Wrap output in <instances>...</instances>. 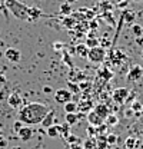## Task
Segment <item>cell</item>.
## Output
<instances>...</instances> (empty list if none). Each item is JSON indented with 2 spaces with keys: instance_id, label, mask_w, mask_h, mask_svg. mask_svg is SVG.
Listing matches in <instances>:
<instances>
[{
  "instance_id": "1",
  "label": "cell",
  "mask_w": 143,
  "mask_h": 149,
  "mask_svg": "<svg viewBox=\"0 0 143 149\" xmlns=\"http://www.w3.org/2000/svg\"><path fill=\"white\" fill-rule=\"evenodd\" d=\"M49 111H50V108L47 105L40 103V102H32L19 111V120L23 125L35 126V125L42 123L43 118L47 115Z\"/></svg>"
},
{
  "instance_id": "2",
  "label": "cell",
  "mask_w": 143,
  "mask_h": 149,
  "mask_svg": "<svg viewBox=\"0 0 143 149\" xmlns=\"http://www.w3.org/2000/svg\"><path fill=\"white\" fill-rule=\"evenodd\" d=\"M3 4L16 19L27 20V7L29 6H26L24 3H22L19 0H4Z\"/></svg>"
},
{
  "instance_id": "3",
  "label": "cell",
  "mask_w": 143,
  "mask_h": 149,
  "mask_svg": "<svg viewBox=\"0 0 143 149\" xmlns=\"http://www.w3.org/2000/svg\"><path fill=\"white\" fill-rule=\"evenodd\" d=\"M106 57V52L103 49V46H96V47H89L87 57L92 63H102Z\"/></svg>"
},
{
  "instance_id": "4",
  "label": "cell",
  "mask_w": 143,
  "mask_h": 149,
  "mask_svg": "<svg viewBox=\"0 0 143 149\" xmlns=\"http://www.w3.org/2000/svg\"><path fill=\"white\" fill-rule=\"evenodd\" d=\"M129 96V89L127 88H117L112 92V99L117 103V105H122L125 103L126 99Z\"/></svg>"
},
{
  "instance_id": "5",
  "label": "cell",
  "mask_w": 143,
  "mask_h": 149,
  "mask_svg": "<svg viewBox=\"0 0 143 149\" xmlns=\"http://www.w3.org/2000/svg\"><path fill=\"white\" fill-rule=\"evenodd\" d=\"M143 76V68L140 65H135V66H132L130 69H129V72H127V80L129 82H137V80H140Z\"/></svg>"
},
{
  "instance_id": "6",
  "label": "cell",
  "mask_w": 143,
  "mask_h": 149,
  "mask_svg": "<svg viewBox=\"0 0 143 149\" xmlns=\"http://www.w3.org/2000/svg\"><path fill=\"white\" fill-rule=\"evenodd\" d=\"M72 96H73V93L69 91V89H57L56 92H54V100L57 102V103H66V102H69L72 100Z\"/></svg>"
},
{
  "instance_id": "7",
  "label": "cell",
  "mask_w": 143,
  "mask_h": 149,
  "mask_svg": "<svg viewBox=\"0 0 143 149\" xmlns=\"http://www.w3.org/2000/svg\"><path fill=\"white\" fill-rule=\"evenodd\" d=\"M4 57L9 62H12V63H17V62H20V59H22V53H20V50L15 49V47H9L4 52Z\"/></svg>"
},
{
  "instance_id": "8",
  "label": "cell",
  "mask_w": 143,
  "mask_h": 149,
  "mask_svg": "<svg viewBox=\"0 0 143 149\" xmlns=\"http://www.w3.org/2000/svg\"><path fill=\"white\" fill-rule=\"evenodd\" d=\"M7 105L12 109H19L22 105V96L17 92H12L7 95Z\"/></svg>"
},
{
  "instance_id": "9",
  "label": "cell",
  "mask_w": 143,
  "mask_h": 149,
  "mask_svg": "<svg viewBox=\"0 0 143 149\" xmlns=\"http://www.w3.org/2000/svg\"><path fill=\"white\" fill-rule=\"evenodd\" d=\"M33 129L30 128V126H24L23 125V128L19 130L17 132V135H19V139H22L23 142H27V141H30L32 138H33Z\"/></svg>"
},
{
  "instance_id": "10",
  "label": "cell",
  "mask_w": 143,
  "mask_h": 149,
  "mask_svg": "<svg viewBox=\"0 0 143 149\" xmlns=\"http://www.w3.org/2000/svg\"><path fill=\"white\" fill-rule=\"evenodd\" d=\"M56 123V112L53 111V109H50V111L47 112V115L43 118V120H42V126L44 128H49V126H52V125H54Z\"/></svg>"
},
{
  "instance_id": "11",
  "label": "cell",
  "mask_w": 143,
  "mask_h": 149,
  "mask_svg": "<svg viewBox=\"0 0 143 149\" xmlns=\"http://www.w3.org/2000/svg\"><path fill=\"white\" fill-rule=\"evenodd\" d=\"M87 120H89V123L92 126H94V128H97V126H102L103 123H105V119H102L99 115H96L94 112L92 111L87 113Z\"/></svg>"
},
{
  "instance_id": "12",
  "label": "cell",
  "mask_w": 143,
  "mask_h": 149,
  "mask_svg": "<svg viewBox=\"0 0 143 149\" xmlns=\"http://www.w3.org/2000/svg\"><path fill=\"white\" fill-rule=\"evenodd\" d=\"M93 112H94L96 115H99L102 119H106V116L110 113L109 106H107L106 103H99V105H96V106H94V109H93Z\"/></svg>"
},
{
  "instance_id": "13",
  "label": "cell",
  "mask_w": 143,
  "mask_h": 149,
  "mask_svg": "<svg viewBox=\"0 0 143 149\" xmlns=\"http://www.w3.org/2000/svg\"><path fill=\"white\" fill-rule=\"evenodd\" d=\"M43 16V12L40 10V9H37V7H27V19L29 20H39V19Z\"/></svg>"
},
{
  "instance_id": "14",
  "label": "cell",
  "mask_w": 143,
  "mask_h": 149,
  "mask_svg": "<svg viewBox=\"0 0 143 149\" xmlns=\"http://www.w3.org/2000/svg\"><path fill=\"white\" fill-rule=\"evenodd\" d=\"M123 60H126V55L122 52V50H115V53H112V62L115 63V65H119V63H122Z\"/></svg>"
},
{
  "instance_id": "15",
  "label": "cell",
  "mask_w": 143,
  "mask_h": 149,
  "mask_svg": "<svg viewBox=\"0 0 143 149\" xmlns=\"http://www.w3.org/2000/svg\"><path fill=\"white\" fill-rule=\"evenodd\" d=\"M80 118H82V116H80V115H77L76 112H74V113H66V123L72 126V125L77 123V122L80 120Z\"/></svg>"
},
{
  "instance_id": "16",
  "label": "cell",
  "mask_w": 143,
  "mask_h": 149,
  "mask_svg": "<svg viewBox=\"0 0 143 149\" xmlns=\"http://www.w3.org/2000/svg\"><path fill=\"white\" fill-rule=\"evenodd\" d=\"M76 52H77V55L80 56V57L86 59L87 57V52H89V47L85 43H82V45H77L76 46Z\"/></svg>"
},
{
  "instance_id": "17",
  "label": "cell",
  "mask_w": 143,
  "mask_h": 149,
  "mask_svg": "<svg viewBox=\"0 0 143 149\" xmlns=\"http://www.w3.org/2000/svg\"><path fill=\"white\" fill-rule=\"evenodd\" d=\"M63 109L66 113H74L77 111V103H74L73 100H69V102L63 103Z\"/></svg>"
},
{
  "instance_id": "18",
  "label": "cell",
  "mask_w": 143,
  "mask_h": 149,
  "mask_svg": "<svg viewBox=\"0 0 143 149\" xmlns=\"http://www.w3.org/2000/svg\"><path fill=\"white\" fill-rule=\"evenodd\" d=\"M46 132H47V136H49V138H53V139H56V138H59V136H60V133H59V128H57V125H56V123L52 125V126H49Z\"/></svg>"
},
{
  "instance_id": "19",
  "label": "cell",
  "mask_w": 143,
  "mask_h": 149,
  "mask_svg": "<svg viewBox=\"0 0 143 149\" xmlns=\"http://www.w3.org/2000/svg\"><path fill=\"white\" fill-rule=\"evenodd\" d=\"M57 128H59V133H60V136L67 138V136L70 135V125L63 123V125H57Z\"/></svg>"
},
{
  "instance_id": "20",
  "label": "cell",
  "mask_w": 143,
  "mask_h": 149,
  "mask_svg": "<svg viewBox=\"0 0 143 149\" xmlns=\"http://www.w3.org/2000/svg\"><path fill=\"white\" fill-rule=\"evenodd\" d=\"M117 122H119V119H117V116L116 115H107L106 119H105V123H106V126H115V125H117Z\"/></svg>"
},
{
  "instance_id": "21",
  "label": "cell",
  "mask_w": 143,
  "mask_h": 149,
  "mask_svg": "<svg viewBox=\"0 0 143 149\" xmlns=\"http://www.w3.org/2000/svg\"><path fill=\"white\" fill-rule=\"evenodd\" d=\"M60 13H62V15H70V13H72V6H70V3L65 1L63 4H60Z\"/></svg>"
},
{
  "instance_id": "22",
  "label": "cell",
  "mask_w": 143,
  "mask_h": 149,
  "mask_svg": "<svg viewBox=\"0 0 143 149\" xmlns=\"http://www.w3.org/2000/svg\"><path fill=\"white\" fill-rule=\"evenodd\" d=\"M85 45H86L87 47H96V46H99V45H100V42H99V40H97L96 37H93V36L90 37V36H89Z\"/></svg>"
},
{
  "instance_id": "23",
  "label": "cell",
  "mask_w": 143,
  "mask_h": 149,
  "mask_svg": "<svg viewBox=\"0 0 143 149\" xmlns=\"http://www.w3.org/2000/svg\"><path fill=\"white\" fill-rule=\"evenodd\" d=\"M132 32L135 33V36L136 37H142L143 36V27L140 26V24H137V23L132 26Z\"/></svg>"
},
{
  "instance_id": "24",
  "label": "cell",
  "mask_w": 143,
  "mask_h": 149,
  "mask_svg": "<svg viewBox=\"0 0 143 149\" xmlns=\"http://www.w3.org/2000/svg\"><path fill=\"white\" fill-rule=\"evenodd\" d=\"M96 148V141L94 138H89L86 142H85V149H94Z\"/></svg>"
},
{
  "instance_id": "25",
  "label": "cell",
  "mask_w": 143,
  "mask_h": 149,
  "mask_svg": "<svg viewBox=\"0 0 143 149\" xmlns=\"http://www.w3.org/2000/svg\"><path fill=\"white\" fill-rule=\"evenodd\" d=\"M22 128H23V123H22L20 120H16V122L13 123V132H15V133H17Z\"/></svg>"
},
{
  "instance_id": "26",
  "label": "cell",
  "mask_w": 143,
  "mask_h": 149,
  "mask_svg": "<svg viewBox=\"0 0 143 149\" xmlns=\"http://www.w3.org/2000/svg\"><path fill=\"white\" fill-rule=\"evenodd\" d=\"M117 136L116 135H107L106 136V143H116Z\"/></svg>"
},
{
  "instance_id": "27",
  "label": "cell",
  "mask_w": 143,
  "mask_h": 149,
  "mask_svg": "<svg viewBox=\"0 0 143 149\" xmlns=\"http://www.w3.org/2000/svg\"><path fill=\"white\" fill-rule=\"evenodd\" d=\"M74 22H76L74 19H65L63 23H65V26H67V27H73V26H74Z\"/></svg>"
},
{
  "instance_id": "28",
  "label": "cell",
  "mask_w": 143,
  "mask_h": 149,
  "mask_svg": "<svg viewBox=\"0 0 143 149\" xmlns=\"http://www.w3.org/2000/svg\"><path fill=\"white\" fill-rule=\"evenodd\" d=\"M132 109H133V111H140V109H142V105H140V102H133V105H132Z\"/></svg>"
},
{
  "instance_id": "29",
  "label": "cell",
  "mask_w": 143,
  "mask_h": 149,
  "mask_svg": "<svg viewBox=\"0 0 143 149\" xmlns=\"http://www.w3.org/2000/svg\"><path fill=\"white\" fill-rule=\"evenodd\" d=\"M67 142H69V143H76V142H79V141H77V138H76L74 135H69V136H67Z\"/></svg>"
},
{
  "instance_id": "30",
  "label": "cell",
  "mask_w": 143,
  "mask_h": 149,
  "mask_svg": "<svg viewBox=\"0 0 143 149\" xmlns=\"http://www.w3.org/2000/svg\"><path fill=\"white\" fill-rule=\"evenodd\" d=\"M99 74L105 76L106 79H110V77H112V73H109V72H106V70H100V72H99Z\"/></svg>"
},
{
  "instance_id": "31",
  "label": "cell",
  "mask_w": 143,
  "mask_h": 149,
  "mask_svg": "<svg viewBox=\"0 0 143 149\" xmlns=\"http://www.w3.org/2000/svg\"><path fill=\"white\" fill-rule=\"evenodd\" d=\"M43 92L50 93V92H52V88H50V86H46V88H43Z\"/></svg>"
},
{
  "instance_id": "32",
  "label": "cell",
  "mask_w": 143,
  "mask_h": 149,
  "mask_svg": "<svg viewBox=\"0 0 143 149\" xmlns=\"http://www.w3.org/2000/svg\"><path fill=\"white\" fill-rule=\"evenodd\" d=\"M6 143H7V142H6L4 139H1V138H0V148H3V146H6Z\"/></svg>"
},
{
  "instance_id": "33",
  "label": "cell",
  "mask_w": 143,
  "mask_h": 149,
  "mask_svg": "<svg viewBox=\"0 0 143 149\" xmlns=\"http://www.w3.org/2000/svg\"><path fill=\"white\" fill-rule=\"evenodd\" d=\"M66 1H67V3H70V4H72V3H74L76 0H66Z\"/></svg>"
},
{
  "instance_id": "34",
  "label": "cell",
  "mask_w": 143,
  "mask_h": 149,
  "mask_svg": "<svg viewBox=\"0 0 143 149\" xmlns=\"http://www.w3.org/2000/svg\"><path fill=\"white\" fill-rule=\"evenodd\" d=\"M133 1H135V3H142L143 0H133Z\"/></svg>"
},
{
  "instance_id": "35",
  "label": "cell",
  "mask_w": 143,
  "mask_h": 149,
  "mask_svg": "<svg viewBox=\"0 0 143 149\" xmlns=\"http://www.w3.org/2000/svg\"><path fill=\"white\" fill-rule=\"evenodd\" d=\"M4 3V0H0V4H3Z\"/></svg>"
},
{
  "instance_id": "36",
  "label": "cell",
  "mask_w": 143,
  "mask_h": 149,
  "mask_svg": "<svg viewBox=\"0 0 143 149\" xmlns=\"http://www.w3.org/2000/svg\"><path fill=\"white\" fill-rule=\"evenodd\" d=\"M12 149H22V148H17V146H15V148H12Z\"/></svg>"
},
{
  "instance_id": "37",
  "label": "cell",
  "mask_w": 143,
  "mask_h": 149,
  "mask_svg": "<svg viewBox=\"0 0 143 149\" xmlns=\"http://www.w3.org/2000/svg\"><path fill=\"white\" fill-rule=\"evenodd\" d=\"M142 59H143V52H142Z\"/></svg>"
}]
</instances>
